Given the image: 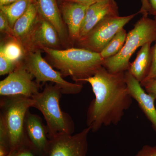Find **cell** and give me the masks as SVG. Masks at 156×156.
<instances>
[{"mask_svg":"<svg viewBox=\"0 0 156 156\" xmlns=\"http://www.w3.org/2000/svg\"><path fill=\"white\" fill-rule=\"evenodd\" d=\"M118 15V7L115 0H102L91 5L86 12L78 40L85 36L104 18Z\"/></svg>","mask_w":156,"mask_h":156,"instance_id":"5bb4252c","label":"cell"},{"mask_svg":"<svg viewBox=\"0 0 156 156\" xmlns=\"http://www.w3.org/2000/svg\"><path fill=\"white\" fill-rule=\"evenodd\" d=\"M125 73H112L102 66L92 76L81 81L91 85L95 96L87 112V126L92 132H97L103 126H117L131 107L133 98Z\"/></svg>","mask_w":156,"mask_h":156,"instance_id":"6da1fadb","label":"cell"},{"mask_svg":"<svg viewBox=\"0 0 156 156\" xmlns=\"http://www.w3.org/2000/svg\"><path fill=\"white\" fill-rule=\"evenodd\" d=\"M62 94L56 85L46 84L42 92L32 97L35 101L34 108L38 109L44 117L49 139L62 134L72 135L75 131L71 117L60 108Z\"/></svg>","mask_w":156,"mask_h":156,"instance_id":"277c9868","label":"cell"},{"mask_svg":"<svg viewBox=\"0 0 156 156\" xmlns=\"http://www.w3.org/2000/svg\"><path fill=\"white\" fill-rule=\"evenodd\" d=\"M34 79L23 61L20 62L14 70L0 82V95L32 98L40 92V86Z\"/></svg>","mask_w":156,"mask_h":156,"instance_id":"ba28073f","label":"cell"},{"mask_svg":"<svg viewBox=\"0 0 156 156\" xmlns=\"http://www.w3.org/2000/svg\"><path fill=\"white\" fill-rule=\"evenodd\" d=\"M140 84L142 87H144L146 92L156 99V79L144 82Z\"/></svg>","mask_w":156,"mask_h":156,"instance_id":"d4e9b609","label":"cell"},{"mask_svg":"<svg viewBox=\"0 0 156 156\" xmlns=\"http://www.w3.org/2000/svg\"><path fill=\"white\" fill-rule=\"evenodd\" d=\"M36 0H19L5 5L0 6V11L7 17L11 27L26 12L32 3Z\"/></svg>","mask_w":156,"mask_h":156,"instance_id":"d6986e66","label":"cell"},{"mask_svg":"<svg viewBox=\"0 0 156 156\" xmlns=\"http://www.w3.org/2000/svg\"><path fill=\"white\" fill-rule=\"evenodd\" d=\"M136 14L124 17L118 15L105 17L98 22L85 36L78 40L75 45L78 48L100 53L116 34Z\"/></svg>","mask_w":156,"mask_h":156,"instance_id":"52a82bcc","label":"cell"},{"mask_svg":"<svg viewBox=\"0 0 156 156\" xmlns=\"http://www.w3.org/2000/svg\"><path fill=\"white\" fill-rule=\"evenodd\" d=\"M154 19L156 21V17H154ZM151 64L149 71L148 73L147 76L141 83L156 79V42L154 46L151 48Z\"/></svg>","mask_w":156,"mask_h":156,"instance_id":"603a6c76","label":"cell"},{"mask_svg":"<svg viewBox=\"0 0 156 156\" xmlns=\"http://www.w3.org/2000/svg\"><path fill=\"white\" fill-rule=\"evenodd\" d=\"M151 43H147L141 47L136 58L130 63L128 70L140 83H141L147 76L152 61Z\"/></svg>","mask_w":156,"mask_h":156,"instance_id":"e0dca14e","label":"cell"},{"mask_svg":"<svg viewBox=\"0 0 156 156\" xmlns=\"http://www.w3.org/2000/svg\"><path fill=\"white\" fill-rule=\"evenodd\" d=\"M62 1H65V2H73L80 3L86 5L90 6L102 0H62Z\"/></svg>","mask_w":156,"mask_h":156,"instance_id":"4316f807","label":"cell"},{"mask_svg":"<svg viewBox=\"0 0 156 156\" xmlns=\"http://www.w3.org/2000/svg\"><path fill=\"white\" fill-rule=\"evenodd\" d=\"M156 41V21L143 15L127 34L124 46L119 52L103 60L102 66L112 73H125L129 69L130 59L137 48Z\"/></svg>","mask_w":156,"mask_h":156,"instance_id":"5b68a950","label":"cell"},{"mask_svg":"<svg viewBox=\"0 0 156 156\" xmlns=\"http://www.w3.org/2000/svg\"><path fill=\"white\" fill-rule=\"evenodd\" d=\"M39 14L56 29L63 48H71L67 27L65 24L56 0H36Z\"/></svg>","mask_w":156,"mask_h":156,"instance_id":"9a60e30c","label":"cell"},{"mask_svg":"<svg viewBox=\"0 0 156 156\" xmlns=\"http://www.w3.org/2000/svg\"><path fill=\"white\" fill-rule=\"evenodd\" d=\"M127 34L124 28L119 31L100 53L103 60L117 55L122 50L127 38Z\"/></svg>","mask_w":156,"mask_h":156,"instance_id":"ffe728a7","label":"cell"},{"mask_svg":"<svg viewBox=\"0 0 156 156\" xmlns=\"http://www.w3.org/2000/svg\"><path fill=\"white\" fill-rule=\"evenodd\" d=\"M87 127L74 134H62L50 138L45 154L47 156H87L88 134Z\"/></svg>","mask_w":156,"mask_h":156,"instance_id":"9c48e42d","label":"cell"},{"mask_svg":"<svg viewBox=\"0 0 156 156\" xmlns=\"http://www.w3.org/2000/svg\"><path fill=\"white\" fill-rule=\"evenodd\" d=\"M141 7L139 12L142 15H148L150 12L151 8L149 0H141Z\"/></svg>","mask_w":156,"mask_h":156,"instance_id":"484cf974","label":"cell"},{"mask_svg":"<svg viewBox=\"0 0 156 156\" xmlns=\"http://www.w3.org/2000/svg\"><path fill=\"white\" fill-rule=\"evenodd\" d=\"M0 52L10 60L16 63L22 61L26 54L23 46L17 39L8 37L7 40L1 42Z\"/></svg>","mask_w":156,"mask_h":156,"instance_id":"ac0fdd59","label":"cell"},{"mask_svg":"<svg viewBox=\"0 0 156 156\" xmlns=\"http://www.w3.org/2000/svg\"><path fill=\"white\" fill-rule=\"evenodd\" d=\"M32 98L22 95L3 96L1 99L0 120L5 128L9 148L7 156H15L29 143L26 135L24 120L29 109L34 107Z\"/></svg>","mask_w":156,"mask_h":156,"instance_id":"3957f363","label":"cell"},{"mask_svg":"<svg viewBox=\"0 0 156 156\" xmlns=\"http://www.w3.org/2000/svg\"><path fill=\"white\" fill-rule=\"evenodd\" d=\"M135 156H156V146H144Z\"/></svg>","mask_w":156,"mask_h":156,"instance_id":"cb8c5ba5","label":"cell"},{"mask_svg":"<svg viewBox=\"0 0 156 156\" xmlns=\"http://www.w3.org/2000/svg\"><path fill=\"white\" fill-rule=\"evenodd\" d=\"M0 31L7 35V37H14L13 28L10 25L5 14L0 11Z\"/></svg>","mask_w":156,"mask_h":156,"instance_id":"7402d4cb","label":"cell"},{"mask_svg":"<svg viewBox=\"0 0 156 156\" xmlns=\"http://www.w3.org/2000/svg\"><path fill=\"white\" fill-rule=\"evenodd\" d=\"M19 0H0V6L5 5Z\"/></svg>","mask_w":156,"mask_h":156,"instance_id":"f546056e","label":"cell"},{"mask_svg":"<svg viewBox=\"0 0 156 156\" xmlns=\"http://www.w3.org/2000/svg\"><path fill=\"white\" fill-rule=\"evenodd\" d=\"M62 2L60 11L67 27L70 43L73 47L79 40L81 27L90 6L73 2Z\"/></svg>","mask_w":156,"mask_h":156,"instance_id":"30bf717a","label":"cell"},{"mask_svg":"<svg viewBox=\"0 0 156 156\" xmlns=\"http://www.w3.org/2000/svg\"><path fill=\"white\" fill-rule=\"evenodd\" d=\"M15 156H36L30 150L23 147L15 155Z\"/></svg>","mask_w":156,"mask_h":156,"instance_id":"83f0119b","label":"cell"},{"mask_svg":"<svg viewBox=\"0 0 156 156\" xmlns=\"http://www.w3.org/2000/svg\"><path fill=\"white\" fill-rule=\"evenodd\" d=\"M46 59L63 77L69 76L76 83L92 76L102 66L100 53L83 48H71L54 50L43 48Z\"/></svg>","mask_w":156,"mask_h":156,"instance_id":"7a4b0ae2","label":"cell"},{"mask_svg":"<svg viewBox=\"0 0 156 156\" xmlns=\"http://www.w3.org/2000/svg\"><path fill=\"white\" fill-rule=\"evenodd\" d=\"M19 63L11 61L3 53L0 52V75L9 74L14 70Z\"/></svg>","mask_w":156,"mask_h":156,"instance_id":"44dd1931","label":"cell"},{"mask_svg":"<svg viewBox=\"0 0 156 156\" xmlns=\"http://www.w3.org/2000/svg\"><path fill=\"white\" fill-rule=\"evenodd\" d=\"M41 52L37 50L28 52L23 60L40 87L41 83L50 82L59 88L63 94L75 95L80 93L83 88L82 83H70L65 80L60 73L43 58Z\"/></svg>","mask_w":156,"mask_h":156,"instance_id":"8992f818","label":"cell"},{"mask_svg":"<svg viewBox=\"0 0 156 156\" xmlns=\"http://www.w3.org/2000/svg\"><path fill=\"white\" fill-rule=\"evenodd\" d=\"M39 17L40 14L35 2L31 4L13 26L14 37L22 45L26 53L30 52L32 37Z\"/></svg>","mask_w":156,"mask_h":156,"instance_id":"4fadbf2b","label":"cell"},{"mask_svg":"<svg viewBox=\"0 0 156 156\" xmlns=\"http://www.w3.org/2000/svg\"><path fill=\"white\" fill-rule=\"evenodd\" d=\"M149 2L151 8L150 14L156 17V0H149Z\"/></svg>","mask_w":156,"mask_h":156,"instance_id":"f1b7e54d","label":"cell"},{"mask_svg":"<svg viewBox=\"0 0 156 156\" xmlns=\"http://www.w3.org/2000/svg\"><path fill=\"white\" fill-rule=\"evenodd\" d=\"M44 48L60 50L63 48L56 29L40 14L32 37L30 52L42 51Z\"/></svg>","mask_w":156,"mask_h":156,"instance_id":"8fae6325","label":"cell"},{"mask_svg":"<svg viewBox=\"0 0 156 156\" xmlns=\"http://www.w3.org/2000/svg\"><path fill=\"white\" fill-rule=\"evenodd\" d=\"M24 129L27 137L32 147L45 154L50 139H48L47 127L41 117L27 111L24 120Z\"/></svg>","mask_w":156,"mask_h":156,"instance_id":"2e32d148","label":"cell"},{"mask_svg":"<svg viewBox=\"0 0 156 156\" xmlns=\"http://www.w3.org/2000/svg\"><path fill=\"white\" fill-rule=\"evenodd\" d=\"M125 80L129 93L151 122L156 132V108L154 98L142 88L140 83L127 71L125 73Z\"/></svg>","mask_w":156,"mask_h":156,"instance_id":"7c38bea8","label":"cell"}]
</instances>
